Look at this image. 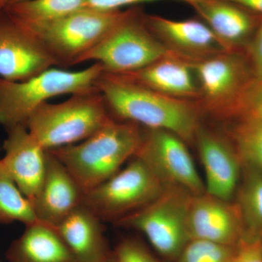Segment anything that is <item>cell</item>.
Segmentation results:
<instances>
[{
	"mask_svg": "<svg viewBox=\"0 0 262 262\" xmlns=\"http://www.w3.org/2000/svg\"><path fill=\"white\" fill-rule=\"evenodd\" d=\"M110 115L146 129L170 131L192 142L200 127L198 110L189 100L160 94L125 75L103 72L96 82Z\"/></svg>",
	"mask_w": 262,
	"mask_h": 262,
	"instance_id": "cell-1",
	"label": "cell"
},
{
	"mask_svg": "<svg viewBox=\"0 0 262 262\" xmlns=\"http://www.w3.org/2000/svg\"><path fill=\"white\" fill-rule=\"evenodd\" d=\"M142 137L139 125L113 117L85 140L48 151L64 165L84 194L134 158Z\"/></svg>",
	"mask_w": 262,
	"mask_h": 262,
	"instance_id": "cell-2",
	"label": "cell"
},
{
	"mask_svg": "<svg viewBox=\"0 0 262 262\" xmlns=\"http://www.w3.org/2000/svg\"><path fill=\"white\" fill-rule=\"evenodd\" d=\"M103 72L102 65L94 63L78 71L52 67L22 81L0 77V125L6 130L27 127L34 112L51 98L98 91L96 82Z\"/></svg>",
	"mask_w": 262,
	"mask_h": 262,
	"instance_id": "cell-3",
	"label": "cell"
},
{
	"mask_svg": "<svg viewBox=\"0 0 262 262\" xmlns=\"http://www.w3.org/2000/svg\"><path fill=\"white\" fill-rule=\"evenodd\" d=\"M111 118L102 95L95 91L72 95L61 103H43L27 127L48 151L85 140Z\"/></svg>",
	"mask_w": 262,
	"mask_h": 262,
	"instance_id": "cell-4",
	"label": "cell"
},
{
	"mask_svg": "<svg viewBox=\"0 0 262 262\" xmlns=\"http://www.w3.org/2000/svg\"><path fill=\"white\" fill-rule=\"evenodd\" d=\"M169 53L150 31L145 13L134 7L122 10L113 27L82 56L78 64L94 61L102 65L105 72L124 75L140 70Z\"/></svg>",
	"mask_w": 262,
	"mask_h": 262,
	"instance_id": "cell-5",
	"label": "cell"
},
{
	"mask_svg": "<svg viewBox=\"0 0 262 262\" xmlns=\"http://www.w3.org/2000/svg\"><path fill=\"white\" fill-rule=\"evenodd\" d=\"M122 13L86 7L48 23L20 26L51 55L57 67H72L102 39Z\"/></svg>",
	"mask_w": 262,
	"mask_h": 262,
	"instance_id": "cell-6",
	"label": "cell"
},
{
	"mask_svg": "<svg viewBox=\"0 0 262 262\" xmlns=\"http://www.w3.org/2000/svg\"><path fill=\"white\" fill-rule=\"evenodd\" d=\"M168 187L135 156L111 178L84 194L82 204L101 221L117 222L154 201Z\"/></svg>",
	"mask_w": 262,
	"mask_h": 262,
	"instance_id": "cell-7",
	"label": "cell"
},
{
	"mask_svg": "<svg viewBox=\"0 0 262 262\" xmlns=\"http://www.w3.org/2000/svg\"><path fill=\"white\" fill-rule=\"evenodd\" d=\"M192 196L182 187L168 186L154 201L116 224L141 232L157 252L175 261L190 241L187 220Z\"/></svg>",
	"mask_w": 262,
	"mask_h": 262,
	"instance_id": "cell-8",
	"label": "cell"
},
{
	"mask_svg": "<svg viewBox=\"0 0 262 262\" xmlns=\"http://www.w3.org/2000/svg\"><path fill=\"white\" fill-rule=\"evenodd\" d=\"M136 156L144 160L167 186L182 187L193 195L206 192L186 142L170 131L146 129Z\"/></svg>",
	"mask_w": 262,
	"mask_h": 262,
	"instance_id": "cell-9",
	"label": "cell"
},
{
	"mask_svg": "<svg viewBox=\"0 0 262 262\" xmlns=\"http://www.w3.org/2000/svg\"><path fill=\"white\" fill-rule=\"evenodd\" d=\"M203 106L223 116L253 77L248 58L239 51H226L191 62Z\"/></svg>",
	"mask_w": 262,
	"mask_h": 262,
	"instance_id": "cell-10",
	"label": "cell"
},
{
	"mask_svg": "<svg viewBox=\"0 0 262 262\" xmlns=\"http://www.w3.org/2000/svg\"><path fill=\"white\" fill-rule=\"evenodd\" d=\"M57 67L56 61L30 33L0 13V77L27 80Z\"/></svg>",
	"mask_w": 262,
	"mask_h": 262,
	"instance_id": "cell-11",
	"label": "cell"
},
{
	"mask_svg": "<svg viewBox=\"0 0 262 262\" xmlns=\"http://www.w3.org/2000/svg\"><path fill=\"white\" fill-rule=\"evenodd\" d=\"M6 130L3 146L5 155L0 163L33 204L46 174L48 151L27 127L18 125Z\"/></svg>",
	"mask_w": 262,
	"mask_h": 262,
	"instance_id": "cell-12",
	"label": "cell"
},
{
	"mask_svg": "<svg viewBox=\"0 0 262 262\" xmlns=\"http://www.w3.org/2000/svg\"><path fill=\"white\" fill-rule=\"evenodd\" d=\"M146 23L170 53L189 62L228 51L203 20H173L145 14Z\"/></svg>",
	"mask_w": 262,
	"mask_h": 262,
	"instance_id": "cell-13",
	"label": "cell"
},
{
	"mask_svg": "<svg viewBox=\"0 0 262 262\" xmlns=\"http://www.w3.org/2000/svg\"><path fill=\"white\" fill-rule=\"evenodd\" d=\"M187 227L190 239H203L225 246H237L244 236L235 204L206 192L192 196Z\"/></svg>",
	"mask_w": 262,
	"mask_h": 262,
	"instance_id": "cell-14",
	"label": "cell"
},
{
	"mask_svg": "<svg viewBox=\"0 0 262 262\" xmlns=\"http://www.w3.org/2000/svg\"><path fill=\"white\" fill-rule=\"evenodd\" d=\"M194 141L206 174V192L224 201H232L242 171L235 149L220 136L201 126Z\"/></svg>",
	"mask_w": 262,
	"mask_h": 262,
	"instance_id": "cell-15",
	"label": "cell"
},
{
	"mask_svg": "<svg viewBox=\"0 0 262 262\" xmlns=\"http://www.w3.org/2000/svg\"><path fill=\"white\" fill-rule=\"evenodd\" d=\"M83 195L64 165L48 151L46 174L33 202L38 220L56 227L82 204Z\"/></svg>",
	"mask_w": 262,
	"mask_h": 262,
	"instance_id": "cell-16",
	"label": "cell"
},
{
	"mask_svg": "<svg viewBox=\"0 0 262 262\" xmlns=\"http://www.w3.org/2000/svg\"><path fill=\"white\" fill-rule=\"evenodd\" d=\"M77 262H110L101 220L81 204L54 227Z\"/></svg>",
	"mask_w": 262,
	"mask_h": 262,
	"instance_id": "cell-17",
	"label": "cell"
},
{
	"mask_svg": "<svg viewBox=\"0 0 262 262\" xmlns=\"http://www.w3.org/2000/svg\"><path fill=\"white\" fill-rule=\"evenodd\" d=\"M122 75L170 97L199 99V88L192 63L172 53L140 70Z\"/></svg>",
	"mask_w": 262,
	"mask_h": 262,
	"instance_id": "cell-18",
	"label": "cell"
},
{
	"mask_svg": "<svg viewBox=\"0 0 262 262\" xmlns=\"http://www.w3.org/2000/svg\"><path fill=\"white\" fill-rule=\"evenodd\" d=\"M228 51L246 47L258 20L228 0H201L192 7Z\"/></svg>",
	"mask_w": 262,
	"mask_h": 262,
	"instance_id": "cell-19",
	"label": "cell"
},
{
	"mask_svg": "<svg viewBox=\"0 0 262 262\" xmlns=\"http://www.w3.org/2000/svg\"><path fill=\"white\" fill-rule=\"evenodd\" d=\"M6 257L9 262H77L56 228L39 221L26 226Z\"/></svg>",
	"mask_w": 262,
	"mask_h": 262,
	"instance_id": "cell-20",
	"label": "cell"
},
{
	"mask_svg": "<svg viewBox=\"0 0 262 262\" xmlns=\"http://www.w3.org/2000/svg\"><path fill=\"white\" fill-rule=\"evenodd\" d=\"M235 204L242 222L244 236L262 239V172L242 165L236 190Z\"/></svg>",
	"mask_w": 262,
	"mask_h": 262,
	"instance_id": "cell-21",
	"label": "cell"
},
{
	"mask_svg": "<svg viewBox=\"0 0 262 262\" xmlns=\"http://www.w3.org/2000/svg\"><path fill=\"white\" fill-rule=\"evenodd\" d=\"M89 7V0H24L10 3L4 11L22 27L53 21Z\"/></svg>",
	"mask_w": 262,
	"mask_h": 262,
	"instance_id": "cell-22",
	"label": "cell"
},
{
	"mask_svg": "<svg viewBox=\"0 0 262 262\" xmlns=\"http://www.w3.org/2000/svg\"><path fill=\"white\" fill-rule=\"evenodd\" d=\"M18 222L25 226L39 222L34 206L0 163V223Z\"/></svg>",
	"mask_w": 262,
	"mask_h": 262,
	"instance_id": "cell-23",
	"label": "cell"
},
{
	"mask_svg": "<svg viewBox=\"0 0 262 262\" xmlns=\"http://www.w3.org/2000/svg\"><path fill=\"white\" fill-rule=\"evenodd\" d=\"M234 149L242 165L262 172V122H241L234 131Z\"/></svg>",
	"mask_w": 262,
	"mask_h": 262,
	"instance_id": "cell-24",
	"label": "cell"
},
{
	"mask_svg": "<svg viewBox=\"0 0 262 262\" xmlns=\"http://www.w3.org/2000/svg\"><path fill=\"white\" fill-rule=\"evenodd\" d=\"M222 117L262 122V79L248 81Z\"/></svg>",
	"mask_w": 262,
	"mask_h": 262,
	"instance_id": "cell-25",
	"label": "cell"
},
{
	"mask_svg": "<svg viewBox=\"0 0 262 262\" xmlns=\"http://www.w3.org/2000/svg\"><path fill=\"white\" fill-rule=\"evenodd\" d=\"M236 247L192 239L186 244L175 262H230Z\"/></svg>",
	"mask_w": 262,
	"mask_h": 262,
	"instance_id": "cell-26",
	"label": "cell"
},
{
	"mask_svg": "<svg viewBox=\"0 0 262 262\" xmlns=\"http://www.w3.org/2000/svg\"><path fill=\"white\" fill-rule=\"evenodd\" d=\"M111 262H160L140 241L125 239L111 253Z\"/></svg>",
	"mask_w": 262,
	"mask_h": 262,
	"instance_id": "cell-27",
	"label": "cell"
},
{
	"mask_svg": "<svg viewBox=\"0 0 262 262\" xmlns=\"http://www.w3.org/2000/svg\"><path fill=\"white\" fill-rule=\"evenodd\" d=\"M246 48L253 78L262 79V16Z\"/></svg>",
	"mask_w": 262,
	"mask_h": 262,
	"instance_id": "cell-28",
	"label": "cell"
},
{
	"mask_svg": "<svg viewBox=\"0 0 262 262\" xmlns=\"http://www.w3.org/2000/svg\"><path fill=\"white\" fill-rule=\"evenodd\" d=\"M230 262H262V239L243 237Z\"/></svg>",
	"mask_w": 262,
	"mask_h": 262,
	"instance_id": "cell-29",
	"label": "cell"
},
{
	"mask_svg": "<svg viewBox=\"0 0 262 262\" xmlns=\"http://www.w3.org/2000/svg\"><path fill=\"white\" fill-rule=\"evenodd\" d=\"M158 0H89V7L103 10H120L122 8ZM194 6L201 0H173Z\"/></svg>",
	"mask_w": 262,
	"mask_h": 262,
	"instance_id": "cell-30",
	"label": "cell"
},
{
	"mask_svg": "<svg viewBox=\"0 0 262 262\" xmlns=\"http://www.w3.org/2000/svg\"><path fill=\"white\" fill-rule=\"evenodd\" d=\"M246 10L256 12L262 16V0H228Z\"/></svg>",
	"mask_w": 262,
	"mask_h": 262,
	"instance_id": "cell-31",
	"label": "cell"
},
{
	"mask_svg": "<svg viewBox=\"0 0 262 262\" xmlns=\"http://www.w3.org/2000/svg\"><path fill=\"white\" fill-rule=\"evenodd\" d=\"M10 0H0V13L4 10L5 7L9 4Z\"/></svg>",
	"mask_w": 262,
	"mask_h": 262,
	"instance_id": "cell-32",
	"label": "cell"
},
{
	"mask_svg": "<svg viewBox=\"0 0 262 262\" xmlns=\"http://www.w3.org/2000/svg\"><path fill=\"white\" fill-rule=\"evenodd\" d=\"M24 1V0H10V3H17V2Z\"/></svg>",
	"mask_w": 262,
	"mask_h": 262,
	"instance_id": "cell-33",
	"label": "cell"
},
{
	"mask_svg": "<svg viewBox=\"0 0 262 262\" xmlns=\"http://www.w3.org/2000/svg\"><path fill=\"white\" fill-rule=\"evenodd\" d=\"M1 151H2V147H1V146H0V152H1Z\"/></svg>",
	"mask_w": 262,
	"mask_h": 262,
	"instance_id": "cell-34",
	"label": "cell"
},
{
	"mask_svg": "<svg viewBox=\"0 0 262 262\" xmlns=\"http://www.w3.org/2000/svg\"><path fill=\"white\" fill-rule=\"evenodd\" d=\"M110 262H111V261H110Z\"/></svg>",
	"mask_w": 262,
	"mask_h": 262,
	"instance_id": "cell-35",
	"label": "cell"
}]
</instances>
